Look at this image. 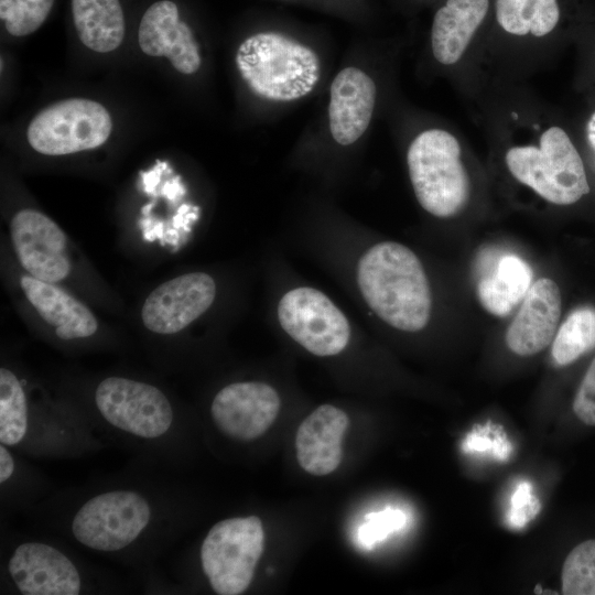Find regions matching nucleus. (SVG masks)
Returning <instances> with one entry per match:
<instances>
[{
    "label": "nucleus",
    "instance_id": "15",
    "mask_svg": "<svg viewBox=\"0 0 595 595\" xmlns=\"http://www.w3.org/2000/svg\"><path fill=\"white\" fill-rule=\"evenodd\" d=\"M561 305L558 284L549 278L537 280L508 326V348L519 356H531L550 345L556 333Z\"/></svg>",
    "mask_w": 595,
    "mask_h": 595
},
{
    "label": "nucleus",
    "instance_id": "14",
    "mask_svg": "<svg viewBox=\"0 0 595 595\" xmlns=\"http://www.w3.org/2000/svg\"><path fill=\"white\" fill-rule=\"evenodd\" d=\"M138 42L143 53L167 57L182 74L198 71L202 58L191 28L178 18L177 6L170 0L151 4L143 13L138 30Z\"/></svg>",
    "mask_w": 595,
    "mask_h": 595
},
{
    "label": "nucleus",
    "instance_id": "29",
    "mask_svg": "<svg viewBox=\"0 0 595 595\" xmlns=\"http://www.w3.org/2000/svg\"><path fill=\"white\" fill-rule=\"evenodd\" d=\"M572 407L574 414L583 424L595 426V358L580 383Z\"/></svg>",
    "mask_w": 595,
    "mask_h": 595
},
{
    "label": "nucleus",
    "instance_id": "20",
    "mask_svg": "<svg viewBox=\"0 0 595 595\" xmlns=\"http://www.w3.org/2000/svg\"><path fill=\"white\" fill-rule=\"evenodd\" d=\"M489 0H447L434 15L431 44L435 60L455 64L487 14Z\"/></svg>",
    "mask_w": 595,
    "mask_h": 595
},
{
    "label": "nucleus",
    "instance_id": "32",
    "mask_svg": "<svg viewBox=\"0 0 595 595\" xmlns=\"http://www.w3.org/2000/svg\"><path fill=\"white\" fill-rule=\"evenodd\" d=\"M159 176H160V173L158 170H153L150 173L144 174L143 181H144L145 191L148 193H151L153 191L154 186L159 182Z\"/></svg>",
    "mask_w": 595,
    "mask_h": 595
},
{
    "label": "nucleus",
    "instance_id": "13",
    "mask_svg": "<svg viewBox=\"0 0 595 595\" xmlns=\"http://www.w3.org/2000/svg\"><path fill=\"white\" fill-rule=\"evenodd\" d=\"M8 570L24 595H77L82 581L73 562L60 550L26 542L12 553Z\"/></svg>",
    "mask_w": 595,
    "mask_h": 595
},
{
    "label": "nucleus",
    "instance_id": "31",
    "mask_svg": "<svg viewBox=\"0 0 595 595\" xmlns=\"http://www.w3.org/2000/svg\"><path fill=\"white\" fill-rule=\"evenodd\" d=\"M14 470V462L10 452L6 448L4 444L0 446V483L7 482Z\"/></svg>",
    "mask_w": 595,
    "mask_h": 595
},
{
    "label": "nucleus",
    "instance_id": "30",
    "mask_svg": "<svg viewBox=\"0 0 595 595\" xmlns=\"http://www.w3.org/2000/svg\"><path fill=\"white\" fill-rule=\"evenodd\" d=\"M464 450L466 452L491 451L494 455L499 459L506 458L510 452L509 447H507V445H505L500 439L490 440L488 436L477 433H472L467 436L464 442Z\"/></svg>",
    "mask_w": 595,
    "mask_h": 595
},
{
    "label": "nucleus",
    "instance_id": "2",
    "mask_svg": "<svg viewBox=\"0 0 595 595\" xmlns=\"http://www.w3.org/2000/svg\"><path fill=\"white\" fill-rule=\"evenodd\" d=\"M236 64L249 88L272 101H292L309 95L321 76L316 53L277 32L247 37L238 47Z\"/></svg>",
    "mask_w": 595,
    "mask_h": 595
},
{
    "label": "nucleus",
    "instance_id": "22",
    "mask_svg": "<svg viewBox=\"0 0 595 595\" xmlns=\"http://www.w3.org/2000/svg\"><path fill=\"white\" fill-rule=\"evenodd\" d=\"M496 18L510 34L542 37L556 26L560 9L556 0H496Z\"/></svg>",
    "mask_w": 595,
    "mask_h": 595
},
{
    "label": "nucleus",
    "instance_id": "10",
    "mask_svg": "<svg viewBox=\"0 0 595 595\" xmlns=\"http://www.w3.org/2000/svg\"><path fill=\"white\" fill-rule=\"evenodd\" d=\"M216 296V284L205 272H191L154 289L141 311L144 326L156 334H175L206 312Z\"/></svg>",
    "mask_w": 595,
    "mask_h": 595
},
{
    "label": "nucleus",
    "instance_id": "4",
    "mask_svg": "<svg viewBox=\"0 0 595 595\" xmlns=\"http://www.w3.org/2000/svg\"><path fill=\"white\" fill-rule=\"evenodd\" d=\"M512 176L555 205H571L589 193L583 161L560 127L545 130L539 145L512 147L506 153Z\"/></svg>",
    "mask_w": 595,
    "mask_h": 595
},
{
    "label": "nucleus",
    "instance_id": "6",
    "mask_svg": "<svg viewBox=\"0 0 595 595\" xmlns=\"http://www.w3.org/2000/svg\"><path fill=\"white\" fill-rule=\"evenodd\" d=\"M111 130L110 115L101 104L71 98L40 111L29 125L26 137L39 153L64 155L102 145Z\"/></svg>",
    "mask_w": 595,
    "mask_h": 595
},
{
    "label": "nucleus",
    "instance_id": "25",
    "mask_svg": "<svg viewBox=\"0 0 595 595\" xmlns=\"http://www.w3.org/2000/svg\"><path fill=\"white\" fill-rule=\"evenodd\" d=\"M561 583L565 595H595V539L571 550L562 566Z\"/></svg>",
    "mask_w": 595,
    "mask_h": 595
},
{
    "label": "nucleus",
    "instance_id": "19",
    "mask_svg": "<svg viewBox=\"0 0 595 595\" xmlns=\"http://www.w3.org/2000/svg\"><path fill=\"white\" fill-rule=\"evenodd\" d=\"M20 285L40 316L65 340L94 335L98 323L87 306L61 288L32 275H22Z\"/></svg>",
    "mask_w": 595,
    "mask_h": 595
},
{
    "label": "nucleus",
    "instance_id": "24",
    "mask_svg": "<svg viewBox=\"0 0 595 595\" xmlns=\"http://www.w3.org/2000/svg\"><path fill=\"white\" fill-rule=\"evenodd\" d=\"M28 430V403L17 376L7 368L0 369V442L13 446L20 443Z\"/></svg>",
    "mask_w": 595,
    "mask_h": 595
},
{
    "label": "nucleus",
    "instance_id": "28",
    "mask_svg": "<svg viewBox=\"0 0 595 595\" xmlns=\"http://www.w3.org/2000/svg\"><path fill=\"white\" fill-rule=\"evenodd\" d=\"M540 510L539 499L533 496L531 485L520 483L510 497L508 522L512 528H523Z\"/></svg>",
    "mask_w": 595,
    "mask_h": 595
},
{
    "label": "nucleus",
    "instance_id": "9",
    "mask_svg": "<svg viewBox=\"0 0 595 595\" xmlns=\"http://www.w3.org/2000/svg\"><path fill=\"white\" fill-rule=\"evenodd\" d=\"M102 418L112 426L142 439H156L172 425L173 410L156 387L123 377L104 379L95 391Z\"/></svg>",
    "mask_w": 595,
    "mask_h": 595
},
{
    "label": "nucleus",
    "instance_id": "21",
    "mask_svg": "<svg viewBox=\"0 0 595 595\" xmlns=\"http://www.w3.org/2000/svg\"><path fill=\"white\" fill-rule=\"evenodd\" d=\"M72 14L77 35L88 48L108 53L122 43L126 23L119 0H72Z\"/></svg>",
    "mask_w": 595,
    "mask_h": 595
},
{
    "label": "nucleus",
    "instance_id": "3",
    "mask_svg": "<svg viewBox=\"0 0 595 595\" xmlns=\"http://www.w3.org/2000/svg\"><path fill=\"white\" fill-rule=\"evenodd\" d=\"M457 139L442 129L421 132L410 144L407 163L419 204L433 216L446 218L467 204L470 184Z\"/></svg>",
    "mask_w": 595,
    "mask_h": 595
},
{
    "label": "nucleus",
    "instance_id": "5",
    "mask_svg": "<svg viewBox=\"0 0 595 595\" xmlns=\"http://www.w3.org/2000/svg\"><path fill=\"white\" fill-rule=\"evenodd\" d=\"M264 533L256 516L225 519L212 527L201 547L202 567L219 595H238L250 585L263 552Z\"/></svg>",
    "mask_w": 595,
    "mask_h": 595
},
{
    "label": "nucleus",
    "instance_id": "18",
    "mask_svg": "<svg viewBox=\"0 0 595 595\" xmlns=\"http://www.w3.org/2000/svg\"><path fill=\"white\" fill-rule=\"evenodd\" d=\"M348 423L347 414L334 405L322 404L315 409L296 431L300 466L315 476L333 473L342 462V441Z\"/></svg>",
    "mask_w": 595,
    "mask_h": 595
},
{
    "label": "nucleus",
    "instance_id": "7",
    "mask_svg": "<svg viewBox=\"0 0 595 595\" xmlns=\"http://www.w3.org/2000/svg\"><path fill=\"white\" fill-rule=\"evenodd\" d=\"M150 517V506L141 495L113 490L86 501L73 519L72 532L78 542L90 549L117 551L140 536Z\"/></svg>",
    "mask_w": 595,
    "mask_h": 595
},
{
    "label": "nucleus",
    "instance_id": "8",
    "mask_svg": "<svg viewBox=\"0 0 595 595\" xmlns=\"http://www.w3.org/2000/svg\"><path fill=\"white\" fill-rule=\"evenodd\" d=\"M278 318L285 333L316 356H334L348 344L346 316L321 291L302 286L286 292L278 305Z\"/></svg>",
    "mask_w": 595,
    "mask_h": 595
},
{
    "label": "nucleus",
    "instance_id": "11",
    "mask_svg": "<svg viewBox=\"0 0 595 595\" xmlns=\"http://www.w3.org/2000/svg\"><path fill=\"white\" fill-rule=\"evenodd\" d=\"M11 240L21 266L35 279L55 283L71 271L64 231L47 216L18 212L10 223Z\"/></svg>",
    "mask_w": 595,
    "mask_h": 595
},
{
    "label": "nucleus",
    "instance_id": "26",
    "mask_svg": "<svg viewBox=\"0 0 595 595\" xmlns=\"http://www.w3.org/2000/svg\"><path fill=\"white\" fill-rule=\"evenodd\" d=\"M54 0H0V18L13 36L35 32L46 20Z\"/></svg>",
    "mask_w": 595,
    "mask_h": 595
},
{
    "label": "nucleus",
    "instance_id": "17",
    "mask_svg": "<svg viewBox=\"0 0 595 595\" xmlns=\"http://www.w3.org/2000/svg\"><path fill=\"white\" fill-rule=\"evenodd\" d=\"M376 104V85L364 71L342 69L331 85L328 121L333 139L348 145L367 130Z\"/></svg>",
    "mask_w": 595,
    "mask_h": 595
},
{
    "label": "nucleus",
    "instance_id": "12",
    "mask_svg": "<svg viewBox=\"0 0 595 595\" xmlns=\"http://www.w3.org/2000/svg\"><path fill=\"white\" fill-rule=\"evenodd\" d=\"M280 397L259 381L235 382L215 396L210 413L216 426L227 436L250 441L261 436L280 411Z\"/></svg>",
    "mask_w": 595,
    "mask_h": 595
},
{
    "label": "nucleus",
    "instance_id": "27",
    "mask_svg": "<svg viewBox=\"0 0 595 595\" xmlns=\"http://www.w3.org/2000/svg\"><path fill=\"white\" fill-rule=\"evenodd\" d=\"M405 523V515L398 509L387 508L379 512L366 516V521L360 526L358 539L365 548H371L383 540L391 532L400 530Z\"/></svg>",
    "mask_w": 595,
    "mask_h": 595
},
{
    "label": "nucleus",
    "instance_id": "16",
    "mask_svg": "<svg viewBox=\"0 0 595 595\" xmlns=\"http://www.w3.org/2000/svg\"><path fill=\"white\" fill-rule=\"evenodd\" d=\"M475 271L478 300L496 316L509 314L532 285V270L523 259L494 248L479 252Z\"/></svg>",
    "mask_w": 595,
    "mask_h": 595
},
{
    "label": "nucleus",
    "instance_id": "1",
    "mask_svg": "<svg viewBox=\"0 0 595 595\" xmlns=\"http://www.w3.org/2000/svg\"><path fill=\"white\" fill-rule=\"evenodd\" d=\"M359 290L370 309L387 324L404 332L425 327L431 291L416 255L394 241L372 246L359 259Z\"/></svg>",
    "mask_w": 595,
    "mask_h": 595
},
{
    "label": "nucleus",
    "instance_id": "33",
    "mask_svg": "<svg viewBox=\"0 0 595 595\" xmlns=\"http://www.w3.org/2000/svg\"><path fill=\"white\" fill-rule=\"evenodd\" d=\"M588 137L593 145L595 147V115L592 117L588 125Z\"/></svg>",
    "mask_w": 595,
    "mask_h": 595
},
{
    "label": "nucleus",
    "instance_id": "23",
    "mask_svg": "<svg viewBox=\"0 0 595 595\" xmlns=\"http://www.w3.org/2000/svg\"><path fill=\"white\" fill-rule=\"evenodd\" d=\"M595 348V309L581 306L571 312L552 340V357L567 366Z\"/></svg>",
    "mask_w": 595,
    "mask_h": 595
}]
</instances>
